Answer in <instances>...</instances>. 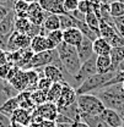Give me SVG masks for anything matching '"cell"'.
Instances as JSON below:
<instances>
[{
	"label": "cell",
	"mask_w": 124,
	"mask_h": 127,
	"mask_svg": "<svg viewBox=\"0 0 124 127\" xmlns=\"http://www.w3.org/2000/svg\"><path fill=\"white\" fill-rule=\"evenodd\" d=\"M57 51H58V55H59V59H60L63 66L64 79L68 84L71 86L73 77L78 75L80 67H81V61L78 56L76 48L63 42L62 44L57 47Z\"/></svg>",
	"instance_id": "6da1fadb"
},
{
	"label": "cell",
	"mask_w": 124,
	"mask_h": 127,
	"mask_svg": "<svg viewBox=\"0 0 124 127\" xmlns=\"http://www.w3.org/2000/svg\"><path fill=\"white\" fill-rule=\"evenodd\" d=\"M93 94L97 98H100V100L103 103L106 109L118 111L121 109V106L124 104V91L122 88V83L105 87V88L95 92Z\"/></svg>",
	"instance_id": "7a4b0ae2"
},
{
	"label": "cell",
	"mask_w": 124,
	"mask_h": 127,
	"mask_svg": "<svg viewBox=\"0 0 124 127\" xmlns=\"http://www.w3.org/2000/svg\"><path fill=\"white\" fill-rule=\"evenodd\" d=\"M114 73L116 72H108V73H103V75L96 73L91 77H89L76 89V94H93L95 92L102 89L109 81L114 77Z\"/></svg>",
	"instance_id": "3957f363"
},
{
	"label": "cell",
	"mask_w": 124,
	"mask_h": 127,
	"mask_svg": "<svg viewBox=\"0 0 124 127\" xmlns=\"http://www.w3.org/2000/svg\"><path fill=\"white\" fill-rule=\"evenodd\" d=\"M76 104H78L81 112L87 114V115H92V116H100L103 112V110L106 109L103 103L100 100V98H97L95 94L78 95Z\"/></svg>",
	"instance_id": "277c9868"
},
{
	"label": "cell",
	"mask_w": 124,
	"mask_h": 127,
	"mask_svg": "<svg viewBox=\"0 0 124 127\" xmlns=\"http://www.w3.org/2000/svg\"><path fill=\"white\" fill-rule=\"evenodd\" d=\"M96 59L97 56L93 55L92 58L87 61H85L84 64H81V67H80V71L78 72L76 76L73 77V82H71V87L76 91L79 87L93 75L97 73V68H96Z\"/></svg>",
	"instance_id": "5b68a950"
},
{
	"label": "cell",
	"mask_w": 124,
	"mask_h": 127,
	"mask_svg": "<svg viewBox=\"0 0 124 127\" xmlns=\"http://www.w3.org/2000/svg\"><path fill=\"white\" fill-rule=\"evenodd\" d=\"M31 40L32 38H30L27 34H22L18 32H14L7 40V53H14L17 50H23V49H28L31 47Z\"/></svg>",
	"instance_id": "8992f818"
},
{
	"label": "cell",
	"mask_w": 124,
	"mask_h": 127,
	"mask_svg": "<svg viewBox=\"0 0 124 127\" xmlns=\"http://www.w3.org/2000/svg\"><path fill=\"white\" fill-rule=\"evenodd\" d=\"M76 99H78L76 91L70 84H68L66 82H63L62 93H60V96H59V99L57 101L58 109L66 108V106H70V105L75 104L76 103Z\"/></svg>",
	"instance_id": "52a82bcc"
},
{
	"label": "cell",
	"mask_w": 124,
	"mask_h": 127,
	"mask_svg": "<svg viewBox=\"0 0 124 127\" xmlns=\"http://www.w3.org/2000/svg\"><path fill=\"white\" fill-rule=\"evenodd\" d=\"M48 15L49 14L42 10V7L39 6L38 2L30 4L28 10H27V18L31 21V23L36 25V26H42Z\"/></svg>",
	"instance_id": "ba28073f"
},
{
	"label": "cell",
	"mask_w": 124,
	"mask_h": 127,
	"mask_svg": "<svg viewBox=\"0 0 124 127\" xmlns=\"http://www.w3.org/2000/svg\"><path fill=\"white\" fill-rule=\"evenodd\" d=\"M34 111L43 119V120H49V121H55L58 115H59V109L57 106V104L54 103H49L47 101L44 104L37 106Z\"/></svg>",
	"instance_id": "9c48e42d"
},
{
	"label": "cell",
	"mask_w": 124,
	"mask_h": 127,
	"mask_svg": "<svg viewBox=\"0 0 124 127\" xmlns=\"http://www.w3.org/2000/svg\"><path fill=\"white\" fill-rule=\"evenodd\" d=\"M9 83L17 93L27 91L28 89V78H27L26 71L18 68V71L15 73V76L9 81Z\"/></svg>",
	"instance_id": "30bf717a"
},
{
	"label": "cell",
	"mask_w": 124,
	"mask_h": 127,
	"mask_svg": "<svg viewBox=\"0 0 124 127\" xmlns=\"http://www.w3.org/2000/svg\"><path fill=\"white\" fill-rule=\"evenodd\" d=\"M76 51H78V56L80 59V61H81V64L90 60L95 55V53H93V42L90 40L89 38L84 37L82 42L76 47Z\"/></svg>",
	"instance_id": "8fae6325"
},
{
	"label": "cell",
	"mask_w": 124,
	"mask_h": 127,
	"mask_svg": "<svg viewBox=\"0 0 124 127\" xmlns=\"http://www.w3.org/2000/svg\"><path fill=\"white\" fill-rule=\"evenodd\" d=\"M15 20L16 15L14 10H10L9 14L4 17V20L0 22V34L4 37H10L15 32Z\"/></svg>",
	"instance_id": "7c38bea8"
},
{
	"label": "cell",
	"mask_w": 124,
	"mask_h": 127,
	"mask_svg": "<svg viewBox=\"0 0 124 127\" xmlns=\"http://www.w3.org/2000/svg\"><path fill=\"white\" fill-rule=\"evenodd\" d=\"M82 39H84V34L81 33V31L79 30L78 27L63 31V42L69 44V45H71V47L76 48L82 42Z\"/></svg>",
	"instance_id": "4fadbf2b"
},
{
	"label": "cell",
	"mask_w": 124,
	"mask_h": 127,
	"mask_svg": "<svg viewBox=\"0 0 124 127\" xmlns=\"http://www.w3.org/2000/svg\"><path fill=\"white\" fill-rule=\"evenodd\" d=\"M100 117L111 127H122L123 126V117L119 115V112L112 109H105L103 112L100 115Z\"/></svg>",
	"instance_id": "5bb4252c"
},
{
	"label": "cell",
	"mask_w": 124,
	"mask_h": 127,
	"mask_svg": "<svg viewBox=\"0 0 124 127\" xmlns=\"http://www.w3.org/2000/svg\"><path fill=\"white\" fill-rule=\"evenodd\" d=\"M10 119H11V122H14V124H18V125L28 127L32 122V112L28 110H25L22 108H18L12 112Z\"/></svg>",
	"instance_id": "9a60e30c"
},
{
	"label": "cell",
	"mask_w": 124,
	"mask_h": 127,
	"mask_svg": "<svg viewBox=\"0 0 124 127\" xmlns=\"http://www.w3.org/2000/svg\"><path fill=\"white\" fill-rule=\"evenodd\" d=\"M42 71H43V75L46 76L47 78L50 79L53 83H63V82H65L63 70L60 67H58V66L48 65V66L42 68Z\"/></svg>",
	"instance_id": "2e32d148"
},
{
	"label": "cell",
	"mask_w": 124,
	"mask_h": 127,
	"mask_svg": "<svg viewBox=\"0 0 124 127\" xmlns=\"http://www.w3.org/2000/svg\"><path fill=\"white\" fill-rule=\"evenodd\" d=\"M111 51L112 47L105 38L98 37L96 40H93V53L96 56H109Z\"/></svg>",
	"instance_id": "e0dca14e"
},
{
	"label": "cell",
	"mask_w": 124,
	"mask_h": 127,
	"mask_svg": "<svg viewBox=\"0 0 124 127\" xmlns=\"http://www.w3.org/2000/svg\"><path fill=\"white\" fill-rule=\"evenodd\" d=\"M17 99H18V105L20 108L25 109V110H28V111H33L37 106L33 104L31 99V92L30 91H25V92H21L17 94Z\"/></svg>",
	"instance_id": "ac0fdd59"
},
{
	"label": "cell",
	"mask_w": 124,
	"mask_h": 127,
	"mask_svg": "<svg viewBox=\"0 0 124 127\" xmlns=\"http://www.w3.org/2000/svg\"><path fill=\"white\" fill-rule=\"evenodd\" d=\"M112 66H111V72H116L119 67L121 63L124 60V48H114L112 49L111 54H109Z\"/></svg>",
	"instance_id": "d6986e66"
},
{
	"label": "cell",
	"mask_w": 124,
	"mask_h": 127,
	"mask_svg": "<svg viewBox=\"0 0 124 127\" xmlns=\"http://www.w3.org/2000/svg\"><path fill=\"white\" fill-rule=\"evenodd\" d=\"M30 49H31L34 54L42 53V51H46V50H49L47 37H43V35H36L34 38H32Z\"/></svg>",
	"instance_id": "ffe728a7"
},
{
	"label": "cell",
	"mask_w": 124,
	"mask_h": 127,
	"mask_svg": "<svg viewBox=\"0 0 124 127\" xmlns=\"http://www.w3.org/2000/svg\"><path fill=\"white\" fill-rule=\"evenodd\" d=\"M80 119L86 122L90 127H111L108 126L100 116H92V115H87L80 111Z\"/></svg>",
	"instance_id": "44dd1931"
},
{
	"label": "cell",
	"mask_w": 124,
	"mask_h": 127,
	"mask_svg": "<svg viewBox=\"0 0 124 127\" xmlns=\"http://www.w3.org/2000/svg\"><path fill=\"white\" fill-rule=\"evenodd\" d=\"M59 114H60V115H64L65 117L70 119V120L74 121V122L81 120V119H80V109H79V106H78L76 103L73 104V105H70V106L59 109Z\"/></svg>",
	"instance_id": "7402d4cb"
},
{
	"label": "cell",
	"mask_w": 124,
	"mask_h": 127,
	"mask_svg": "<svg viewBox=\"0 0 124 127\" xmlns=\"http://www.w3.org/2000/svg\"><path fill=\"white\" fill-rule=\"evenodd\" d=\"M20 105H18V99H17V95L16 96H12V98H9L1 106H0V111L5 115H7L9 117H11L12 112L18 109Z\"/></svg>",
	"instance_id": "603a6c76"
},
{
	"label": "cell",
	"mask_w": 124,
	"mask_h": 127,
	"mask_svg": "<svg viewBox=\"0 0 124 127\" xmlns=\"http://www.w3.org/2000/svg\"><path fill=\"white\" fill-rule=\"evenodd\" d=\"M111 66H112V61H111L109 56H97V59H96L97 73H100V75L108 73L111 72Z\"/></svg>",
	"instance_id": "cb8c5ba5"
},
{
	"label": "cell",
	"mask_w": 124,
	"mask_h": 127,
	"mask_svg": "<svg viewBox=\"0 0 124 127\" xmlns=\"http://www.w3.org/2000/svg\"><path fill=\"white\" fill-rule=\"evenodd\" d=\"M42 27H43L44 30H47L48 32L55 31V30H60V20H59V16L49 14V15L47 16V18L44 20Z\"/></svg>",
	"instance_id": "d4e9b609"
},
{
	"label": "cell",
	"mask_w": 124,
	"mask_h": 127,
	"mask_svg": "<svg viewBox=\"0 0 124 127\" xmlns=\"http://www.w3.org/2000/svg\"><path fill=\"white\" fill-rule=\"evenodd\" d=\"M85 22L90 27V30L100 37V17L95 12H89L85 15Z\"/></svg>",
	"instance_id": "484cf974"
},
{
	"label": "cell",
	"mask_w": 124,
	"mask_h": 127,
	"mask_svg": "<svg viewBox=\"0 0 124 127\" xmlns=\"http://www.w3.org/2000/svg\"><path fill=\"white\" fill-rule=\"evenodd\" d=\"M62 88L63 83H53L52 87L49 88V91L47 92V101L57 104V101L60 96V93H62Z\"/></svg>",
	"instance_id": "4316f807"
},
{
	"label": "cell",
	"mask_w": 124,
	"mask_h": 127,
	"mask_svg": "<svg viewBox=\"0 0 124 127\" xmlns=\"http://www.w3.org/2000/svg\"><path fill=\"white\" fill-rule=\"evenodd\" d=\"M32 23L28 18H22V17H16L15 20V31L22 34H27L30 28H31Z\"/></svg>",
	"instance_id": "83f0119b"
},
{
	"label": "cell",
	"mask_w": 124,
	"mask_h": 127,
	"mask_svg": "<svg viewBox=\"0 0 124 127\" xmlns=\"http://www.w3.org/2000/svg\"><path fill=\"white\" fill-rule=\"evenodd\" d=\"M30 4H27L23 0H16L14 4V12H15L16 17H22V18H27V10H28Z\"/></svg>",
	"instance_id": "f1b7e54d"
},
{
	"label": "cell",
	"mask_w": 124,
	"mask_h": 127,
	"mask_svg": "<svg viewBox=\"0 0 124 127\" xmlns=\"http://www.w3.org/2000/svg\"><path fill=\"white\" fill-rule=\"evenodd\" d=\"M27 78H28V89L27 91H36L37 89V84L39 81V72L38 70H25Z\"/></svg>",
	"instance_id": "f546056e"
},
{
	"label": "cell",
	"mask_w": 124,
	"mask_h": 127,
	"mask_svg": "<svg viewBox=\"0 0 124 127\" xmlns=\"http://www.w3.org/2000/svg\"><path fill=\"white\" fill-rule=\"evenodd\" d=\"M76 27L81 31V33L84 34V37H85V38H89V39H90V40H92V42L93 40H96V39L98 38V35H97L93 31L90 30V27L86 25V22H85V21H79V20H76Z\"/></svg>",
	"instance_id": "4dcf8cb0"
},
{
	"label": "cell",
	"mask_w": 124,
	"mask_h": 127,
	"mask_svg": "<svg viewBox=\"0 0 124 127\" xmlns=\"http://www.w3.org/2000/svg\"><path fill=\"white\" fill-rule=\"evenodd\" d=\"M109 12L113 18H118V17L124 16V4L118 0L109 2Z\"/></svg>",
	"instance_id": "1f68e13d"
},
{
	"label": "cell",
	"mask_w": 124,
	"mask_h": 127,
	"mask_svg": "<svg viewBox=\"0 0 124 127\" xmlns=\"http://www.w3.org/2000/svg\"><path fill=\"white\" fill-rule=\"evenodd\" d=\"M59 20H60V30H62V31L76 27V20L70 15V14L60 15L59 16Z\"/></svg>",
	"instance_id": "d6a6232c"
},
{
	"label": "cell",
	"mask_w": 124,
	"mask_h": 127,
	"mask_svg": "<svg viewBox=\"0 0 124 127\" xmlns=\"http://www.w3.org/2000/svg\"><path fill=\"white\" fill-rule=\"evenodd\" d=\"M31 99L33 101V104L36 106H39L42 104L47 103V92L41 91V89H36L31 92Z\"/></svg>",
	"instance_id": "836d02e7"
},
{
	"label": "cell",
	"mask_w": 124,
	"mask_h": 127,
	"mask_svg": "<svg viewBox=\"0 0 124 127\" xmlns=\"http://www.w3.org/2000/svg\"><path fill=\"white\" fill-rule=\"evenodd\" d=\"M38 72H39V81H38V84H37V89H41V91H44V92H48L49 88L52 87L53 82L49 78H47L46 76L43 75V71L42 68H37Z\"/></svg>",
	"instance_id": "e575fe53"
},
{
	"label": "cell",
	"mask_w": 124,
	"mask_h": 127,
	"mask_svg": "<svg viewBox=\"0 0 124 127\" xmlns=\"http://www.w3.org/2000/svg\"><path fill=\"white\" fill-rule=\"evenodd\" d=\"M47 38H48V40L57 49V47L63 43V31L62 30H55V31L49 32L48 35H47Z\"/></svg>",
	"instance_id": "d590c367"
},
{
	"label": "cell",
	"mask_w": 124,
	"mask_h": 127,
	"mask_svg": "<svg viewBox=\"0 0 124 127\" xmlns=\"http://www.w3.org/2000/svg\"><path fill=\"white\" fill-rule=\"evenodd\" d=\"M78 10L81 12V14H84V15H86V14H89V12H93V10H95V5H93V2L91 0H84V1H79V7Z\"/></svg>",
	"instance_id": "8d00e7d4"
},
{
	"label": "cell",
	"mask_w": 124,
	"mask_h": 127,
	"mask_svg": "<svg viewBox=\"0 0 124 127\" xmlns=\"http://www.w3.org/2000/svg\"><path fill=\"white\" fill-rule=\"evenodd\" d=\"M49 14H53V15H64L66 14L65 10H64V6H63V2L59 0H53L52 2V6H50V10H49Z\"/></svg>",
	"instance_id": "74e56055"
},
{
	"label": "cell",
	"mask_w": 124,
	"mask_h": 127,
	"mask_svg": "<svg viewBox=\"0 0 124 127\" xmlns=\"http://www.w3.org/2000/svg\"><path fill=\"white\" fill-rule=\"evenodd\" d=\"M109 45L112 47V49L114 48H124V38L119 34V33H116L113 37H111L108 40Z\"/></svg>",
	"instance_id": "f35d334b"
},
{
	"label": "cell",
	"mask_w": 124,
	"mask_h": 127,
	"mask_svg": "<svg viewBox=\"0 0 124 127\" xmlns=\"http://www.w3.org/2000/svg\"><path fill=\"white\" fill-rule=\"evenodd\" d=\"M63 6H64V10L66 14H73L74 11L78 10L79 1L78 0H64Z\"/></svg>",
	"instance_id": "ab89813d"
},
{
	"label": "cell",
	"mask_w": 124,
	"mask_h": 127,
	"mask_svg": "<svg viewBox=\"0 0 124 127\" xmlns=\"http://www.w3.org/2000/svg\"><path fill=\"white\" fill-rule=\"evenodd\" d=\"M14 66H15V65H12L11 63H7L6 65L0 66V79H1V81H6L9 73H10V71H11V68H12Z\"/></svg>",
	"instance_id": "60d3db41"
},
{
	"label": "cell",
	"mask_w": 124,
	"mask_h": 127,
	"mask_svg": "<svg viewBox=\"0 0 124 127\" xmlns=\"http://www.w3.org/2000/svg\"><path fill=\"white\" fill-rule=\"evenodd\" d=\"M11 119L0 111V127H11Z\"/></svg>",
	"instance_id": "b9f144b4"
},
{
	"label": "cell",
	"mask_w": 124,
	"mask_h": 127,
	"mask_svg": "<svg viewBox=\"0 0 124 127\" xmlns=\"http://www.w3.org/2000/svg\"><path fill=\"white\" fill-rule=\"evenodd\" d=\"M7 63H9V53L0 49V66L6 65Z\"/></svg>",
	"instance_id": "7bdbcfd3"
},
{
	"label": "cell",
	"mask_w": 124,
	"mask_h": 127,
	"mask_svg": "<svg viewBox=\"0 0 124 127\" xmlns=\"http://www.w3.org/2000/svg\"><path fill=\"white\" fill-rule=\"evenodd\" d=\"M14 4H15V0H0V5L5 6L9 10L14 9Z\"/></svg>",
	"instance_id": "ee69618b"
},
{
	"label": "cell",
	"mask_w": 124,
	"mask_h": 127,
	"mask_svg": "<svg viewBox=\"0 0 124 127\" xmlns=\"http://www.w3.org/2000/svg\"><path fill=\"white\" fill-rule=\"evenodd\" d=\"M7 40H9L7 37H4V35L0 34V49L6 51V49H7Z\"/></svg>",
	"instance_id": "f6af8a7d"
},
{
	"label": "cell",
	"mask_w": 124,
	"mask_h": 127,
	"mask_svg": "<svg viewBox=\"0 0 124 127\" xmlns=\"http://www.w3.org/2000/svg\"><path fill=\"white\" fill-rule=\"evenodd\" d=\"M9 11H10L9 9H6L5 6L0 5V22H1V21L4 20V17H5V16L9 14Z\"/></svg>",
	"instance_id": "bcb514c9"
},
{
	"label": "cell",
	"mask_w": 124,
	"mask_h": 127,
	"mask_svg": "<svg viewBox=\"0 0 124 127\" xmlns=\"http://www.w3.org/2000/svg\"><path fill=\"white\" fill-rule=\"evenodd\" d=\"M42 127H57V122H55V121L44 120V121L42 122Z\"/></svg>",
	"instance_id": "7dc6e473"
},
{
	"label": "cell",
	"mask_w": 124,
	"mask_h": 127,
	"mask_svg": "<svg viewBox=\"0 0 124 127\" xmlns=\"http://www.w3.org/2000/svg\"><path fill=\"white\" fill-rule=\"evenodd\" d=\"M71 127H90L86 122H84L82 120H79V121H75L73 125H71Z\"/></svg>",
	"instance_id": "c3c4849f"
},
{
	"label": "cell",
	"mask_w": 124,
	"mask_h": 127,
	"mask_svg": "<svg viewBox=\"0 0 124 127\" xmlns=\"http://www.w3.org/2000/svg\"><path fill=\"white\" fill-rule=\"evenodd\" d=\"M114 21H116V22H118V23H121V25L124 27V16H122V17H118V18H114Z\"/></svg>",
	"instance_id": "681fc988"
},
{
	"label": "cell",
	"mask_w": 124,
	"mask_h": 127,
	"mask_svg": "<svg viewBox=\"0 0 124 127\" xmlns=\"http://www.w3.org/2000/svg\"><path fill=\"white\" fill-rule=\"evenodd\" d=\"M28 127H42V124H33V122H31Z\"/></svg>",
	"instance_id": "f907efd6"
},
{
	"label": "cell",
	"mask_w": 124,
	"mask_h": 127,
	"mask_svg": "<svg viewBox=\"0 0 124 127\" xmlns=\"http://www.w3.org/2000/svg\"><path fill=\"white\" fill-rule=\"evenodd\" d=\"M11 127H26V126H22V125H18V124H11Z\"/></svg>",
	"instance_id": "816d5d0a"
},
{
	"label": "cell",
	"mask_w": 124,
	"mask_h": 127,
	"mask_svg": "<svg viewBox=\"0 0 124 127\" xmlns=\"http://www.w3.org/2000/svg\"><path fill=\"white\" fill-rule=\"evenodd\" d=\"M23 1H26L27 4H32V2H37L38 0H23Z\"/></svg>",
	"instance_id": "f5cc1de1"
},
{
	"label": "cell",
	"mask_w": 124,
	"mask_h": 127,
	"mask_svg": "<svg viewBox=\"0 0 124 127\" xmlns=\"http://www.w3.org/2000/svg\"><path fill=\"white\" fill-rule=\"evenodd\" d=\"M122 88H123V91H124V81L122 82Z\"/></svg>",
	"instance_id": "db71d44e"
},
{
	"label": "cell",
	"mask_w": 124,
	"mask_h": 127,
	"mask_svg": "<svg viewBox=\"0 0 124 127\" xmlns=\"http://www.w3.org/2000/svg\"><path fill=\"white\" fill-rule=\"evenodd\" d=\"M118 1H121V2H123L124 4V0H118Z\"/></svg>",
	"instance_id": "11a10c76"
},
{
	"label": "cell",
	"mask_w": 124,
	"mask_h": 127,
	"mask_svg": "<svg viewBox=\"0 0 124 127\" xmlns=\"http://www.w3.org/2000/svg\"><path fill=\"white\" fill-rule=\"evenodd\" d=\"M78 1H84V0H78Z\"/></svg>",
	"instance_id": "9f6ffc18"
}]
</instances>
